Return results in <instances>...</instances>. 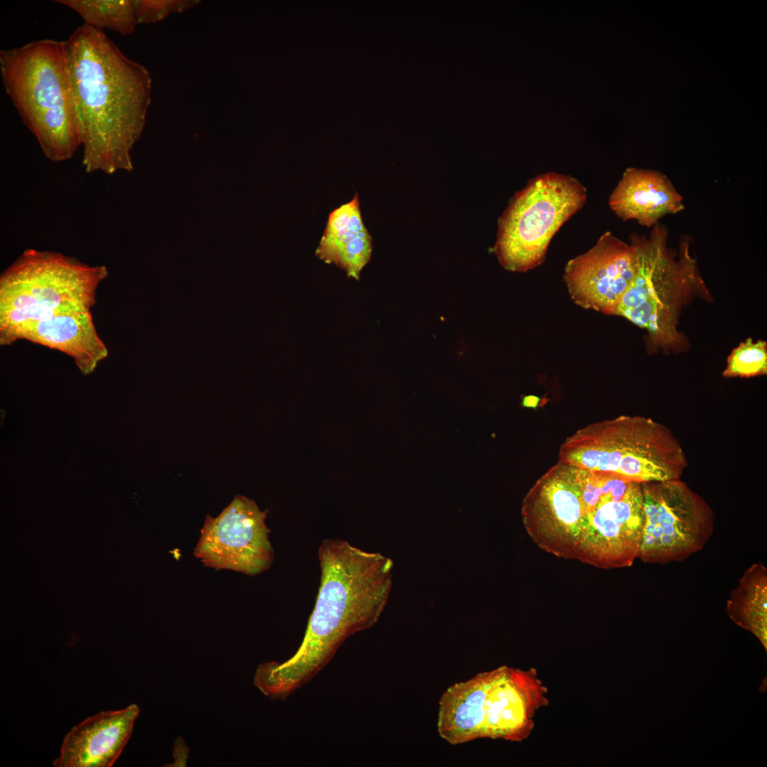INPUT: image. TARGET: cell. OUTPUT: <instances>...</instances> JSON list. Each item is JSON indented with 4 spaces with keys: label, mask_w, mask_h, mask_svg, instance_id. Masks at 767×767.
<instances>
[{
    "label": "cell",
    "mask_w": 767,
    "mask_h": 767,
    "mask_svg": "<svg viewBox=\"0 0 767 767\" xmlns=\"http://www.w3.org/2000/svg\"><path fill=\"white\" fill-rule=\"evenodd\" d=\"M320 584L303 641L288 660L261 663L254 685L284 700L310 682L350 636L373 626L388 599L391 559L327 538L318 549Z\"/></svg>",
    "instance_id": "6da1fadb"
},
{
    "label": "cell",
    "mask_w": 767,
    "mask_h": 767,
    "mask_svg": "<svg viewBox=\"0 0 767 767\" xmlns=\"http://www.w3.org/2000/svg\"><path fill=\"white\" fill-rule=\"evenodd\" d=\"M64 46L85 171L131 170V151L151 102L148 70L103 31L84 23Z\"/></svg>",
    "instance_id": "7a4b0ae2"
},
{
    "label": "cell",
    "mask_w": 767,
    "mask_h": 767,
    "mask_svg": "<svg viewBox=\"0 0 767 767\" xmlns=\"http://www.w3.org/2000/svg\"><path fill=\"white\" fill-rule=\"evenodd\" d=\"M668 230L660 222L648 236H630L637 252L636 271L614 315L645 329L651 352L680 353L689 346L678 329L683 308L695 298L712 297L691 254L690 238L682 236L677 250L668 246Z\"/></svg>",
    "instance_id": "3957f363"
},
{
    "label": "cell",
    "mask_w": 767,
    "mask_h": 767,
    "mask_svg": "<svg viewBox=\"0 0 767 767\" xmlns=\"http://www.w3.org/2000/svg\"><path fill=\"white\" fill-rule=\"evenodd\" d=\"M5 91L44 155L71 158L81 146L64 40L41 39L0 50Z\"/></svg>",
    "instance_id": "277c9868"
},
{
    "label": "cell",
    "mask_w": 767,
    "mask_h": 767,
    "mask_svg": "<svg viewBox=\"0 0 767 767\" xmlns=\"http://www.w3.org/2000/svg\"><path fill=\"white\" fill-rule=\"evenodd\" d=\"M536 670L499 667L450 686L439 704L437 730L451 744L489 738L521 741L548 703Z\"/></svg>",
    "instance_id": "5b68a950"
},
{
    "label": "cell",
    "mask_w": 767,
    "mask_h": 767,
    "mask_svg": "<svg viewBox=\"0 0 767 767\" xmlns=\"http://www.w3.org/2000/svg\"><path fill=\"white\" fill-rule=\"evenodd\" d=\"M107 276L105 266H89L55 251L24 250L0 276V344L11 345L23 327L91 311Z\"/></svg>",
    "instance_id": "8992f818"
},
{
    "label": "cell",
    "mask_w": 767,
    "mask_h": 767,
    "mask_svg": "<svg viewBox=\"0 0 767 767\" xmlns=\"http://www.w3.org/2000/svg\"><path fill=\"white\" fill-rule=\"evenodd\" d=\"M559 461L641 484L680 479L687 467L685 452L672 431L638 415L580 428L560 446Z\"/></svg>",
    "instance_id": "52a82bcc"
},
{
    "label": "cell",
    "mask_w": 767,
    "mask_h": 767,
    "mask_svg": "<svg viewBox=\"0 0 767 767\" xmlns=\"http://www.w3.org/2000/svg\"><path fill=\"white\" fill-rule=\"evenodd\" d=\"M587 199V188L570 175L548 172L531 179L499 219L493 251L501 266L526 272L540 266L555 234Z\"/></svg>",
    "instance_id": "ba28073f"
},
{
    "label": "cell",
    "mask_w": 767,
    "mask_h": 767,
    "mask_svg": "<svg viewBox=\"0 0 767 767\" xmlns=\"http://www.w3.org/2000/svg\"><path fill=\"white\" fill-rule=\"evenodd\" d=\"M643 526L638 558L665 564L701 550L714 531V514L680 479L641 484Z\"/></svg>",
    "instance_id": "9c48e42d"
},
{
    "label": "cell",
    "mask_w": 767,
    "mask_h": 767,
    "mask_svg": "<svg viewBox=\"0 0 767 767\" xmlns=\"http://www.w3.org/2000/svg\"><path fill=\"white\" fill-rule=\"evenodd\" d=\"M267 513L254 500L236 495L217 517L207 516L195 556L216 570L252 576L268 570L273 549L266 523Z\"/></svg>",
    "instance_id": "30bf717a"
},
{
    "label": "cell",
    "mask_w": 767,
    "mask_h": 767,
    "mask_svg": "<svg viewBox=\"0 0 767 767\" xmlns=\"http://www.w3.org/2000/svg\"><path fill=\"white\" fill-rule=\"evenodd\" d=\"M636 266L634 245L607 231L589 250L567 263L563 279L575 304L614 315Z\"/></svg>",
    "instance_id": "8fae6325"
},
{
    "label": "cell",
    "mask_w": 767,
    "mask_h": 767,
    "mask_svg": "<svg viewBox=\"0 0 767 767\" xmlns=\"http://www.w3.org/2000/svg\"><path fill=\"white\" fill-rule=\"evenodd\" d=\"M139 707L131 704L119 710L92 715L65 736L56 767H111L132 734Z\"/></svg>",
    "instance_id": "7c38bea8"
},
{
    "label": "cell",
    "mask_w": 767,
    "mask_h": 767,
    "mask_svg": "<svg viewBox=\"0 0 767 767\" xmlns=\"http://www.w3.org/2000/svg\"><path fill=\"white\" fill-rule=\"evenodd\" d=\"M609 206L622 220H635L648 228L685 210L682 196L665 174L637 168L625 170L609 197Z\"/></svg>",
    "instance_id": "4fadbf2b"
},
{
    "label": "cell",
    "mask_w": 767,
    "mask_h": 767,
    "mask_svg": "<svg viewBox=\"0 0 767 767\" xmlns=\"http://www.w3.org/2000/svg\"><path fill=\"white\" fill-rule=\"evenodd\" d=\"M18 339L67 354L84 373L92 371L109 352L97 332L91 311L59 315L23 327L13 334L11 344Z\"/></svg>",
    "instance_id": "5bb4252c"
},
{
    "label": "cell",
    "mask_w": 767,
    "mask_h": 767,
    "mask_svg": "<svg viewBox=\"0 0 767 767\" xmlns=\"http://www.w3.org/2000/svg\"><path fill=\"white\" fill-rule=\"evenodd\" d=\"M372 239L361 214L357 192L353 199L333 210L315 251L316 256L342 269L348 278L359 280L372 253Z\"/></svg>",
    "instance_id": "9a60e30c"
},
{
    "label": "cell",
    "mask_w": 767,
    "mask_h": 767,
    "mask_svg": "<svg viewBox=\"0 0 767 767\" xmlns=\"http://www.w3.org/2000/svg\"><path fill=\"white\" fill-rule=\"evenodd\" d=\"M767 570L761 563L751 565L731 593L727 609L739 626L766 644Z\"/></svg>",
    "instance_id": "2e32d148"
},
{
    "label": "cell",
    "mask_w": 767,
    "mask_h": 767,
    "mask_svg": "<svg viewBox=\"0 0 767 767\" xmlns=\"http://www.w3.org/2000/svg\"><path fill=\"white\" fill-rule=\"evenodd\" d=\"M98 30L108 29L124 36L135 31L137 21L134 0H56Z\"/></svg>",
    "instance_id": "e0dca14e"
},
{
    "label": "cell",
    "mask_w": 767,
    "mask_h": 767,
    "mask_svg": "<svg viewBox=\"0 0 767 767\" xmlns=\"http://www.w3.org/2000/svg\"><path fill=\"white\" fill-rule=\"evenodd\" d=\"M767 374V342L746 339L734 349L727 359L724 377L749 378Z\"/></svg>",
    "instance_id": "ac0fdd59"
},
{
    "label": "cell",
    "mask_w": 767,
    "mask_h": 767,
    "mask_svg": "<svg viewBox=\"0 0 767 767\" xmlns=\"http://www.w3.org/2000/svg\"><path fill=\"white\" fill-rule=\"evenodd\" d=\"M197 1L134 0L138 23L162 21L173 12H180L192 7Z\"/></svg>",
    "instance_id": "d6986e66"
},
{
    "label": "cell",
    "mask_w": 767,
    "mask_h": 767,
    "mask_svg": "<svg viewBox=\"0 0 767 767\" xmlns=\"http://www.w3.org/2000/svg\"><path fill=\"white\" fill-rule=\"evenodd\" d=\"M539 401V398L535 396H528L523 398V404L526 407L535 408Z\"/></svg>",
    "instance_id": "ffe728a7"
}]
</instances>
